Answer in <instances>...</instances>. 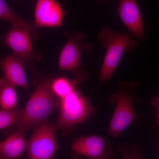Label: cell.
Listing matches in <instances>:
<instances>
[{"label":"cell","instance_id":"obj_13","mask_svg":"<svg viewBox=\"0 0 159 159\" xmlns=\"http://www.w3.org/2000/svg\"><path fill=\"white\" fill-rule=\"evenodd\" d=\"M4 20L11 23V25L24 27L30 32L32 39L39 37V29L34 25L33 22L30 21L18 16L6 4L4 0H0V20Z\"/></svg>","mask_w":159,"mask_h":159},{"label":"cell","instance_id":"obj_9","mask_svg":"<svg viewBox=\"0 0 159 159\" xmlns=\"http://www.w3.org/2000/svg\"><path fill=\"white\" fill-rule=\"evenodd\" d=\"M71 151L89 159H109L112 154L105 139L97 135L78 137L72 142Z\"/></svg>","mask_w":159,"mask_h":159},{"label":"cell","instance_id":"obj_7","mask_svg":"<svg viewBox=\"0 0 159 159\" xmlns=\"http://www.w3.org/2000/svg\"><path fill=\"white\" fill-rule=\"evenodd\" d=\"M54 124L48 121L34 128L27 144L28 159H54L58 150Z\"/></svg>","mask_w":159,"mask_h":159},{"label":"cell","instance_id":"obj_12","mask_svg":"<svg viewBox=\"0 0 159 159\" xmlns=\"http://www.w3.org/2000/svg\"><path fill=\"white\" fill-rule=\"evenodd\" d=\"M28 141L24 134L13 133L0 140V159H20L27 150Z\"/></svg>","mask_w":159,"mask_h":159},{"label":"cell","instance_id":"obj_6","mask_svg":"<svg viewBox=\"0 0 159 159\" xmlns=\"http://www.w3.org/2000/svg\"><path fill=\"white\" fill-rule=\"evenodd\" d=\"M32 37L27 29L20 26L11 25L2 38L3 42L22 61L27 68L34 71L36 62L42 58L43 54L34 49Z\"/></svg>","mask_w":159,"mask_h":159},{"label":"cell","instance_id":"obj_20","mask_svg":"<svg viewBox=\"0 0 159 159\" xmlns=\"http://www.w3.org/2000/svg\"><path fill=\"white\" fill-rule=\"evenodd\" d=\"M103 1H108V0H103Z\"/></svg>","mask_w":159,"mask_h":159},{"label":"cell","instance_id":"obj_11","mask_svg":"<svg viewBox=\"0 0 159 159\" xmlns=\"http://www.w3.org/2000/svg\"><path fill=\"white\" fill-rule=\"evenodd\" d=\"M22 61L14 53L0 57V69L8 81L16 86L29 89Z\"/></svg>","mask_w":159,"mask_h":159},{"label":"cell","instance_id":"obj_2","mask_svg":"<svg viewBox=\"0 0 159 159\" xmlns=\"http://www.w3.org/2000/svg\"><path fill=\"white\" fill-rule=\"evenodd\" d=\"M132 36L126 32L117 33L107 27L99 32L98 39L106 51L99 73L100 83L111 79L124 53L131 52L136 48L138 42Z\"/></svg>","mask_w":159,"mask_h":159},{"label":"cell","instance_id":"obj_18","mask_svg":"<svg viewBox=\"0 0 159 159\" xmlns=\"http://www.w3.org/2000/svg\"><path fill=\"white\" fill-rule=\"evenodd\" d=\"M151 103L157 109V125L159 126V96L153 97L151 99Z\"/></svg>","mask_w":159,"mask_h":159},{"label":"cell","instance_id":"obj_14","mask_svg":"<svg viewBox=\"0 0 159 159\" xmlns=\"http://www.w3.org/2000/svg\"><path fill=\"white\" fill-rule=\"evenodd\" d=\"M15 86L4 77H0V107L4 109L17 107L18 97Z\"/></svg>","mask_w":159,"mask_h":159},{"label":"cell","instance_id":"obj_17","mask_svg":"<svg viewBox=\"0 0 159 159\" xmlns=\"http://www.w3.org/2000/svg\"><path fill=\"white\" fill-rule=\"evenodd\" d=\"M122 155V159H141L142 156L136 145L123 144L117 148Z\"/></svg>","mask_w":159,"mask_h":159},{"label":"cell","instance_id":"obj_8","mask_svg":"<svg viewBox=\"0 0 159 159\" xmlns=\"http://www.w3.org/2000/svg\"><path fill=\"white\" fill-rule=\"evenodd\" d=\"M66 12L57 0H37L34 21L37 29L61 28Z\"/></svg>","mask_w":159,"mask_h":159},{"label":"cell","instance_id":"obj_3","mask_svg":"<svg viewBox=\"0 0 159 159\" xmlns=\"http://www.w3.org/2000/svg\"><path fill=\"white\" fill-rule=\"evenodd\" d=\"M140 85L139 83L122 82L120 87L111 95L110 100L116 104L112 117L108 133L116 138L137 119L134 109L136 90Z\"/></svg>","mask_w":159,"mask_h":159},{"label":"cell","instance_id":"obj_5","mask_svg":"<svg viewBox=\"0 0 159 159\" xmlns=\"http://www.w3.org/2000/svg\"><path fill=\"white\" fill-rule=\"evenodd\" d=\"M67 41L61 51L58 59L60 70L71 72L78 84L84 81L89 73L81 67V57L84 53L92 51L93 47L89 43H83L85 35L82 32H63Z\"/></svg>","mask_w":159,"mask_h":159},{"label":"cell","instance_id":"obj_19","mask_svg":"<svg viewBox=\"0 0 159 159\" xmlns=\"http://www.w3.org/2000/svg\"><path fill=\"white\" fill-rule=\"evenodd\" d=\"M72 159H82L81 156L78 154L72 152Z\"/></svg>","mask_w":159,"mask_h":159},{"label":"cell","instance_id":"obj_21","mask_svg":"<svg viewBox=\"0 0 159 159\" xmlns=\"http://www.w3.org/2000/svg\"><path fill=\"white\" fill-rule=\"evenodd\" d=\"M22 1H23V0H22Z\"/></svg>","mask_w":159,"mask_h":159},{"label":"cell","instance_id":"obj_16","mask_svg":"<svg viewBox=\"0 0 159 159\" xmlns=\"http://www.w3.org/2000/svg\"><path fill=\"white\" fill-rule=\"evenodd\" d=\"M23 110L21 107L14 109H0V130L8 129L17 124L20 119Z\"/></svg>","mask_w":159,"mask_h":159},{"label":"cell","instance_id":"obj_10","mask_svg":"<svg viewBox=\"0 0 159 159\" xmlns=\"http://www.w3.org/2000/svg\"><path fill=\"white\" fill-rule=\"evenodd\" d=\"M118 11L121 20L131 34L142 41L146 37L136 0H120Z\"/></svg>","mask_w":159,"mask_h":159},{"label":"cell","instance_id":"obj_4","mask_svg":"<svg viewBox=\"0 0 159 159\" xmlns=\"http://www.w3.org/2000/svg\"><path fill=\"white\" fill-rule=\"evenodd\" d=\"M58 116L54 124L57 130L67 135L77 124L87 120L93 113L88 97H84L77 88L68 95L59 99Z\"/></svg>","mask_w":159,"mask_h":159},{"label":"cell","instance_id":"obj_15","mask_svg":"<svg viewBox=\"0 0 159 159\" xmlns=\"http://www.w3.org/2000/svg\"><path fill=\"white\" fill-rule=\"evenodd\" d=\"M78 84L75 79H70L64 77H53L51 89L58 99H62L74 91Z\"/></svg>","mask_w":159,"mask_h":159},{"label":"cell","instance_id":"obj_1","mask_svg":"<svg viewBox=\"0 0 159 159\" xmlns=\"http://www.w3.org/2000/svg\"><path fill=\"white\" fill-rule=\"evenodd\" d=\"M33 83L35 89L27 102L20 119L17 124L4 132L6 136L13 133L25 134L31 128L48 121L52 112L58 107L59 99L52 92V76L33 71Z\"/></svg>","mask_w":159,"mask_h":159}]
</instances>
